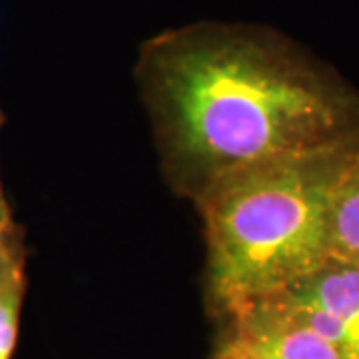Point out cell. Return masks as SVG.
Instances as JSON below:
<instances>
[{"label": "cell", "instance_id": "cell-1", "mask_svg": "<svg viewBox=\"0 0 359 359\" xmlns=\"http://www.w3.org/2000/svg\"><path fill=\"white\" fill-rule=\"evenodd\" d=\"M134 76L172 190L194 204L250 168L359 136V92L285 34L202 20L140 46Z\"/></svg>", "mask_w": 359, "mask_h": 359}, {"label": "cell", "instance_id": "cell-2", "mask_svg": "<svg viewBox=\"0 0 359 359\" xmlns=\"http://www.w3.org/2000/svg\"><path fill=\"white\" fill-rule=\"evenodd\" d=\"M359 136L228 176L196 202L204 219L205 287L236 320L327 262V210Z\"/></svg>", "mask_w": 359, "mask_h": 359}, {"label": "cell", "instance_id": "cell-3", "mask_svg": "<svg viewBox=\"0 0 359 359\" xmlns=\"http://www.w3.org/2000/svg\"><path fill=\"white\" fill-rule=\"evenodd\" d=\"M268 302L308 325L347 359H359V264L327 257L308 278Z\"/></svg>", "mask_w": 359, "mask_h": 359}, {"label": "cell", "instance_id": "cell-4", "mask_svg": "<svg viewBox=\"0 0 359 359\" xmlns=\"http://www.w3.org/2000/svg\"><path fill=\"white\" fill-rule=\"evenodd\" d=\"M230 332L250 347L256 359H347L273 302L257 304L231 320Z\"/></svg>", "mask_w": 359, "mask_h": 359}, {"label": "cell", "instance_id": "cell-5", "mask_svg": "<svg viewBox=\"0 0 359 359\" xmlns=\"http://www.w3.org/2000/svg\"><path fill=\"white\" fill-rule=\"evenodd\" d=\"M25 228L14 224L0 236V359H13L20 334L28 273Z\"/></svg>", "mask_w": 359, "mask_h": 359}, {"label": "cell", "instance_id": "cell-6", "mask_svg": "<svg viewBox=\"0 0 359 359\" xmlns=\"http://www.w3.org/2000/svg\"><path fill=\"white\" fill-rule=\"evenodd\" d=\"M327 254L359 264V150L337 180L330 200Z\"/></svg>", "mask_w": 359, "mask_h": 359}, {"label": "cell", "instance_id": "cell-7", "mask_svg": "<svg viewBox=\"0 0 359 359\" xmlns=\"http://www.w3.org/2000/svg\"><path fill=\"white\" fill-rule=\"evenodd\" d=\"M214 359H256V355L250 351V347L245 346L238 335L230 332L228 339H224L219 344Z\"/></svg>", "mask_w": 359, "mask_h": 359}, {"label": "cell", "instance_id": "cell-8", "mask_svg": "<svg viewBox=\"0 0 359 359\" xmlns=\"http://www.w3.org/2000/svg\"><path fill=\"white\" fill-rule=\"evenodd\" d=\"M6 124V116L0 110V130ZM16 224V219L13 216V208H11V202L6 198V192H4V186H2V180H0V236L6 233V231L13 228Z\"/></svg>", "mask_w": 359, "mask_h": 359}]
</instances>
